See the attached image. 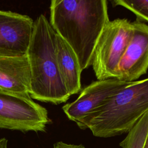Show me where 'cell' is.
I'll use <instances>...</instances> for the list:
<instances>
[{"label":"cell","instance_id":"cell-3","mask_svg":"<svg viewBox=\"0 0 148 148\" xmlns=\"http://www.w3.org/2000/svg\"><path fill=\"white\" fill-rule=\"evenodd\" d=\"M148 111V78L135 81L116 94L81 126L109 138L128 132Z\"/></svg>","mask_w":148,"mask_h":148},{"label":"cell","instance_id":"cell-1","mask_svg":"<svg viewBox=\"0 0 148 148\" xmlns=\"http://www.w3.org/2000/svg\"><path fill=\"white\" fill-rule=\"evenodd\" d=\"M50 24L72 49L82 71L92 64L99 37L110 21L106 0H53Z\"/></svg>","mask_w":148,"mask_h":148},{"label":"cell","instance_id":"cell-14","mask_svg":"<svg viewBox=\"0 0 148 148\" xmlns=\"http://www.w3.org/2000/svg\"><path fill=\"white\" fill-rule=\"evenodd\" d=\"M8 140L5 138L0 139V148H7Z\"/></svg>","mask_w":148,"mask_h":148},{"label":"cell","instance_id":"cell-2","mask_svg":"<svg viewBox=\"0 0 148 148\" xmlns=\"http://www.w3.org/2000/svg\"><path fill=\"white\" fill-rule=\"evenodd\" d=\"M56 34L46 17L39 15L34 22L27 55L31 73L30 97L42 102L58 105L67 101L71 95L57 65Z\"/></svg>","mask_w":148,"mask_h":148},{"label":"cell","instance_id":"cell-4","mask_svg":"<svg viewBox=\"0 0 148 148\" xmlns=\"http://www.w3.org/2000/svg\"><path fill=\"white\" fill-rule=\"evenodd\" d=\"M132 23L127 18L109 21L95 45L92 58V69L98 80L115 78L119 62L130 40Z\"/></svg>","mask_w":148,"mask_h":148},{"label":"cell","instance_id":"cell-6","mask_svg":"<svg viewBox=\"0 0 148 148\" xmlns=\"http://www.w3.org/2000/svg\"><path fill=\"white\" fill-rule=\"evenodd\" d=\"M131 83L115 78L93 82L81 91L76 100L64 105L62 110L67 117L80 128L95 112Z\"/></svg>","mask_w":148,"mask_h":148},{"label":"cell","instance_id":"cell-11","mask_svg":"<svg viewBox=\"0 0 148 148\" xmlns=\"http://www.w3.org/2000/svg\"><path fill=\"white\" fill-rule=\"evenodd\" d=\"M148 136V111L128 132L120 143L121 148H144Z\"/></svg>","mask_w":148,"mask_h":148},{"label":"cell","instance_id":"cell-13","mask_svg":"<svg viewBox=\"0 0 148 148\" xmlns=\"http://www.w3.org/2000/svg\"><path fill=\"white\" fill-rule=\"evenodd\" d=\"M53 148H85V147L82 144H70L63 142L62 141H60L54 144Z\"/></svg>","mask_w":148,"mask_h":148},{"label":"cell","instance_id":"cell-8","mask_svg":"<svg viewBox=\"0 0 148 148\" xmlns=\"http://www.w3.org/2000/svg\"><path fill=\"white\" fill-rule=\"evenodd\" d=\"M132 33L119 62L116 79L133 82L146 73L148 69V25L132 22Z\"/></svg>","mask_w":148,"mask_h":148},{"label":"cell","instance_id":"cell-7","mask_svg":"<svg viewBox=\"0 0 148 148\" xmlns=\"http://www.w3.org/2000/svg\"><path fill=\"white\" fill-rule=\"evenodd\" d=\"M34 26V20L27 15L0 10V56L27 54Z\"/></svg>","mask_w":148,"mask_h":148},{"label":"cell","instance_id":"cell-15","mask_svg":"<svg viewBox=\"0 0 148 148\" xmlns=\"http://www.w3.org/2000/svg\"><path fill=\"white\" fill-rule=\"evenodd\" d=\"M144 148H148V136H147V138L146 142V143H145Z\"/></svg>","mask_w":148,"mask_h":148},{"label":"cell","instance_id":"cell-5","mask_svg":"<svg viewBox=\"0 0 148 148\" xmlns=\"http://www.w3.org/2000/svg\"><path fill=\"white\" fill-rule=\"evenodd\" d=\"M50 122L47 109L30 95L0 90V128L45 132Z\"/></svg>","mask_w":148,"mask_h":148},{"label":"cell","instance_id":"cell-10","mask_svg":"<svg viewBox=\"0 0 148 148\" xmlns=\"http://www.w3.org/2000/svg\"><path fill=\"white\" fill-rule=\"evenodd\" d=\"M55 51L58 70L70 95L82 90V70L76 54L70 46L58 34H56Z\"/></svg>","mask_w":148,"mask_h":148},{"label":"cell","instance_id":"cell-9","mask_svg":"<svg viewBox=\"0 0 148 148\" xmlns=\"http://www.w3.org/2000/svg\"><path fill=\"white\" fill-rule=\"evenodd\" d=\"M31 81V68L27 54L0 56V90L29 95Z\"/></svg>","mask_w":148,"mask_h":148},{"label":"cell","instance_id":"cell-12","mask_svg":"<svg viewBox=\"0 0 148 148\" xmlns=\"http://www.w3.org/2000/svg\"><path fill=\"white\" fill-rule=\"evenodd\" d=\"M111 2L114 6H121L134 13L136 21L148 22V0H114Z\"/></svg>","mask_w":148,"mask_h":148}]
</instances>
